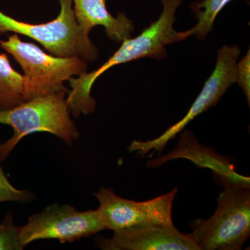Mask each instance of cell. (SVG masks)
Wrapping results in <instances>:
<instances>
[{
	"label": "cell",
	"instance_id": "cell-8",
	"mask_svg": "<svg viewBox=\"0 0 250 250\" xmlns=\"http://www.w3.org/2000/svg\"><path fill=\"white\" fill-rule=\"evenodd\" d=\"M97 210L78 211L72 206L53 204L31 215L24 226L18 228L23 247L42 239L74 242L104 230Z\"/></svg>",
	"mask_w": 250,
	"mask_h": 250
},
{
	"label": "cell",
	"instance_id": "cell-14",
	"mask_svg": "<svg viewBox=\"0 0 250 250\" xmlns=\"http://www.w3.org/2000/svg\"><path fill=\"white\" fill-rule=\"evenodd\" d=\"M18 228L14 225L12 212L6 213L0 223V250H22Z\"/></svg>",
	"mask_w": 250,
	"mask_h": 250
},
{
	"label": "cell",
	"instance_id": "cell-11",
	"mask_svg": "<svg viewBox=\"0 0 250 250\" xmlns=\"http://www.w3.org/2000/svg\"><path fill=\"white\" fill-rule=\"evenodd\" d=\"M77 23L81 30L89 36L96 26L104 27L106 35L111 40L123 42L131 38L134 29L132 21L123 13L113 17L106 9V0H72Z\"/></svg>",
	"mask_w": 250,
	"mask_h": 250
},
{
	"label": "cell",
	"instance_id": "cell-10",
	"mask_svg": "<svg viewBox=\"0 0 250 250\" xmlns=\"http://www.w3.org/2000/svg\"><path fill=\"white\" fill-rule=\"evenodd\" d=\"M179 158L188 159L197 166L210 169L224 186L250 187L249 177L237 173L234 166L211 149L199 144L195 136L188 131L182 133L174 150L159 159L149 161L147 166L158 167Z\"/></svg>",
	"mask_w": 250,
	"mask_h": 250
},
{
	"label": "cell",
	"instance_id": "cell-9",
	"mask_svg": "<svg viewBox=\"0 0 250 250\" xmlns=\"http://www.w3.org/2000/svg\"><path fill=\"white\" fill-rule=\"evenodd\" d=\"M95 241L100 249L106 250H200L188 233H181L174 225L128 229Z\"/></svg>",
	"mask_w": 250,
	"mask_h": 250
},
{
	"label": "cell",
	"instance_id": "cell-3",
	"mask_svg": "<svg viewBox=\"0 0 250 250\" xmlns=\"http://www.w3.org/2000/svg\"><path fill=\"white\" fill-rule=\"evenodd\" d=\"M66 94L38 97L0 111V124L9 125L14 129L12 137L0 143V161L8 157L21 139L32 133H50L67 145L80 138V131L70 118Z\"/></svg>",
	"mask_w": 250,
	"mask_h": 250
},
{
	"label": "cell",
	"instance_id": "cell-7",
	"mask_svg": "<svg viewBox=\"0 0 250 250\" xmlns=\"http://www.w3.org/2000/svg\"><path fill=\"white\" fill-rule=\"evenodd\" d=\"M177 193L175 188L165 195L145 202L126 200L104 187L93 195L100 202L97 212L105 229L116 232L139 227L173 225L172 206Z\"/></svg>",
	"mask_w": 250,
	"mask_h": 250
},
{
	"label": "cell",
	"instance_id": "cell-12",
	"mask_svg": "<svg viewBox=\"0 0 250 250\" xmlns=\"http://www.w3.org/2000/svg\"><path fill=\"white\" fill-rule=\"evenodd\" d=\"M23 103V75L11 66L6 54H0V111Z\"/></svg>",
	"mask_w": 250,
	"mask_h": 250
},
{
	"label": "cell",
	"instance_id": "cell-6",
	"mask_svg": "<svg viewBox=\"0 0 250 250\" xmlns=\"http://www.w3.org/2000/svg\"><path fill=\"white\" fill-rule=\"evenodd\" d=\"M240 54L241 50L238 46L224 45L219 49L214 70L206 82L187 114L156 139L133 141L128 147V151L136 153L141 157L149 154V158L156 152H162L169 141L182 132L194 118L215 106L227 90L237 82V61Z\"/></svg>",
	"mask_w": 250,
	"mask_h": 250
},
{
	"label": "cell",
	"instance_id": "cell-15",
	"mask_svg": "<svg viewBox=\"0 0 250 250\" xmlns=\"http://www.w3.org/2000/svg\"><path fill=\"white\" fill-rule=\"evenodd\" d=\"M34 199V195L27 190H18L6 178L0 167V203L5 202H29Z\"/></svg>",
	"mask_w": 250,
	"mask_h": 250
},
{
	"label": "cell",
	"instance_id": "cell-4",
	"mask_svg": "<svg viewBox=\"0 0 250 250\" xmlns=\"http://www.w3.org/2000/svg\"><path fill=\"white\" fill-rule=\"evenodd\" d=\"M208 220L192 223L188 233L200 250H239L250 236V187L225 186Z\"/></svg>",
	"mask_w": 250,
	"mask_h": 250
},
{
	"label": "cell",
	"instance_id": "cell-5",
	"mask_svg": "<svg viewBox=\"0 0 250 250\" xmlns=\"http://www.w3.org/2000/svg\"><path fill=\"white\" fill-rule=\"evenodd\" d=\"M61 10L54 21L30 24L17 21L0 11V34L13 32L37 41L56 57H79L85 62L98 58V50L89 36L81 30L72 0H59Z\"/></svg>",
	"mask_w": 250,
	"mask_h": 250
},
{
	"label": "cell",
	"instance_id": "cell-2",
	"mask_svg": "<svg viewBox=\"0 0 250 250\" xmlns=\"http://www.w3.org/2000/svg\"><path fill=\"white\" fill-rule=\"evenodd\" d=\"M0 47L20 64L23 75V100L50 94L68 93L64 83L86 72V62L79 57H59L45 53L37 45L23 42L18 34L0 39Z\"/></svg>",
	"mask_w": 250,
	"mask_h": 250
},
{
	"label": "cell",
	"instance_id": "cell-1",
	"mask_svg": "<svg viewBox=\"0 0 250 250\" xmlns=\"http://www.w3.org/2000/svg\"><path fill=\"white\" fill-rule=\"evenodd\" d=\"M182 2V0H162L164 8L157 21L151 23L137 37L123 41L111 58L97 70L70 79L71 89L67 93L66 103L72 116L78 118L82 114L88 115L95 111L96 101L90 92L95 81L104 72L117 65L139 59L165 58L166 45L187 39L184 32L175 31L173 28L175 13Z\"/></svg>",
	"mask_w": 250,
	"mask_h": 250
},
{
	"label": "cell",
	"instance_id": "cell-16",
	"mask_svg": "<svg viewBox=\"0 0 250 250\" xmlns=\"http://www.w3.org/2000/svg\"><path fill=\"white\" fill-rule=\"evenodd\" d=\"M250 52L248 51L243 59L237 63V82L250 103Z\"/></svg>",
	"mask_w": 250,
	"mask_h": 250
},
{
	"label": "cell",
	"instance_id": "cell-13",
	"mask_svg": "<svg viewBox=\"0 0 250 250\" xmlns=\"http://www.w3.org/2000/svg\"><path fill=\"white\" fill-rule=\"evenodd\" d=\"M231 0H202L195 1L190 5L192 11L195 13L197 24L191 29L184 31L186 38L195 36L204 41L206 36L211 31L215 18L222 9Z\"/></svg>",
	"mask_w": 250,
	"mask_h": 250
}]
</instances>
